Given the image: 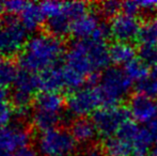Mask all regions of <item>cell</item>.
Masks as SVG:
<instances>
[{
    "label": "cell",
    "mask_w": 157,
    "mask_h": 156,
    "mask_svg": "<svg viewBox=\"0 0 157 156\" xmlns=\"http://www.w3.org/2000/svg\"><path fill=\"white\" fill-rule=\"evenodd\" d=\"M109 62V47L105 42L93 39L77 40L66 51L64 67L88 81L99 71H105Z\"/></svg>",
    "instance_id": "1"
},
{
    "label": "cell",
    "mask_w": 157,
    "mask_h": 156,
    "mask_svg": "<svg viewBox=\"0 0 157 156\" xmlns=\"http://www.w3.org/2000/svg\"><path fill=\"white\" fill-rule=\"evenodd\" d=\"M64 52L61 39L47 33H36L29 38L19 54V64L25 71L35 74L57 67Z\"/></svg>",
    "instance_id": "2"
},
{
    "label": "cell",
    "mask_w": 157,
    "mask_h": 156,
    "mask_svg": "<svg viewBox=\"0 0 157 156\" xmlns=\"http://www.w3.org/2000/svg\"><path fill=\"white\" fill-rule=\"evenodd\" d=\"M66 101L59 92H42L33 103L31 121L33 126L41 133L57 128L62 121Z\"/></svg>",
    "instance_id": "3"
},
{
    "label": "cell",
    "mask_w": 157,
    "mask_h": 156,
    "mask_svg": "<svg viewBox=\"0 0 157 156\" xmlns=\"http://www.w3.org/2000/svg\"><path fill=\"white\" fill-rule=\"evenodd\" d=\"M132 81L125 72L118 67H108L101 73L97 90L101 95L103 107L118 106L128 95Z\"/></svg>",
    "instance_id": "4"
},
{
    "label": "cell",
    "mask_w": 157,
    "mask_h": 156,
    "mask_svg": "<svg viewBox=\"0 0 157 156\" xmlns=\"http://www.w3.org/2000/svg\"><path fill=\"white\" fill-rule=\"evenodd\" d=\"M28 30L16 17L9 15L0 21V55L12 57L21 52L28 42Z\"/></svg>",
    "instance_id": "5"
},
{
    "label": "cell",
    "mask_w": 157,
    "mask_h": 156,
    "mask_svg": "<svg viewBox=\"0 0 157 156\" xmlns=\"http://www.w3.org/2000/svg\"><path fill=\"white\" fill-rule=\"evenodd\" d=\"M76 143L71 131L57 127L40 134L36 150L42 156H70L74 153Z\"/></svg>",
    "instance_id": "6"
},
{
    "label": "cell",
    "mask_w": 157,
    "mask_h": 156,
    "mask_svg": "<svg viewBox=\"0 0 157 156\" xmlns=\"http://www.w3.org/2000/svg\"><path fill=\"white\" fill-rule=\"evenodd\" d=\"M129 118L130 113L127 107L118 105L99 108L92 115V122L97 134L107 139L116 136L121 127L129 121Z\"/></svg>",
    "instance_id": "7"
},
{
    "label": "cell",
    "mask_w": 157,
    "mask_h": 156,
    "mask_svg": "<svg viewBox=\"0 0 157 156\" xmlns=\"http://www.w3.org/2000/svg\"><path fill=\"white\" fill-rule=\"evenodd\" d=\"M103 106L101 95L96 87H82L72 92L66 98V111L78 119L93 115L98 107Z\"/></svg>",
    "instance_id": "8"
},
{
    "label": "cell",
    "mask_w": 157,
    "mask_h": 156,
    "mask_svg": "<svg viewBox=\"0 0 157 156\" xmlns=\"http://www.w3.org/2000/svg\"><path fill=\"white\" fill-rule=\"evenodd\" d=\"M46 17V29L49 34L61 39L72 30L74 21L64 9V2L45 1L41 3Z\"/></svg>",
    "instance_id": "9"
},
{
    "label": "cell",
    "mask_w": 157,
    "mask_h": 156,
    "mask_svg": "<svg viewBox=\"0 0 157 156\" xmlns=\"http://www.w3.org/2000/svg\"><path fill=\"white\" fill-rule=\"evenodd\" d=\"M13 87L12 105H14L15 108H27L31 103L33 94L40 89L39 76L35 73L23 70L18 73Z\"/></svg>",
    "instance_id": "10"
},
{
    "label": "cell",
    "mask_w": 157,
    "mask_h": 156,
    "mask_svg": "<svg viewBox=\"0 0 157 156\" xmlns=\"http://www.w3.org/2000/svg\"><path fill=\"white\" fill-rule=\"evenodd\" d=\"M30 133L23 123L9 124L0 127V154L15 153L23 148L28 146Z\"/></svg>",
    "instance_id": "11"
},
{
    "label": "cell",
    "mask_w": 157,
    "mask_h": 156,
    "mask_svg": "<svg viewBox=\"0 0 157 156\" xmlns=\"http://www.w3.org/2000/svg\"><path fill=\"white\" fill-rule=\"evenodd\" d=\"M111 36L117 42L130 43L139 39L142 25L137 16L119 14L111 19L109 24Z\"/></svg>",
    "instance_id": "12"
},
{
    "label": "cell",
    "mask_w": 157,
    "mask_h": 156,
    "mask_svg": "<svg viewBox=\"0 0 157 156\" xmlns=\"http://www.w3.org/2000/svg\"><path fill=\"white\" fill-rule=\"evenodd\" d=\"M130 117L136 123L150 124L157 119V102L142 94H135L128 105Z\"/></svg>",
    "instance_id": "13"
},
{
    "label": "cell",
    "mask_w": 157,
    "mask_h": 156,
    "mask_svg": "<svg viewBox=\"0 0 157 156\" xmlns=\"http://www.w3.org/2000/svg\"><path fill=\"white\" fill-rule=\"evenodd\" d=\"M101 23L103 21L95 11H89L74 21L71 32L77 40L92 39Z\"/></svg>",
    "instance_id": "14"
},
{
    "label": "cell",
    "mask_w": 157,
    "mask_h": 156,
    "mask_svg": "<svg viewBox=\"0 0 157 156\" xmlns=\"http://www.w3.org/2000/svg\"><path fill=\"white\" fill-rule=\"evenodd\" d=\"M39 86L43 92H58L65 89V78H64L63 67H55L45 72L37 74Z\"/></svg>",
    "instance_id": "15"
},
{
    "label": "cell",
    "mask_w": 157,
    "mask_h": 156,
    "mask_svg": "<svg viewBox=\"0 0 157 156\" xmlns=\"http://www.w3.org/2000/svg\"><path fill=\"white\" fill-rule=\"evenodd\" d=\"M19 21L28 31H35L46 21L41 3L27 2L23 11L19 13Z\"/></svg>",
    "instance_id": "16"
},
{
    "label": "cell",
    "mask_w": 157,
    "mask_h": 156,
    "mask_svg": "<svg viewBox=\"0 0 157 156\" xmlns=\"http://www.w3.org/2000/svg\"><path fill=\"white\" fill-rule=\"evenodd\" d=\"M70 131L76 142L83 144L92 142L97 135V131L92 120H88L86 118L76 119L71 124Z\"/></svg>",
    "instance_id": "17"
},
{
    "label": "cell",
    "mask_w": 157,
    "mask_h": 156,
    "mask_svg": "<svg viewBox=\"0 0 157 156\" xmlns=\"http://www.w3.org/2000/svg\"><path fill=\"white\" fill-rule=\"evenodd\" d=\"M136 49L130 43L116 42L109 47L110 61L114 64L125 65L132 61L136 56Z\"/></svg>",
    "instance_id": "18"
},
{
    "label": "cell",
    "mask_w": 157,
    "mask_h": 156,
    "mask_svg": "<svg viewBox=\"0 0 157 156\" xmlns=\"http://www.w3.org/2000/svg\"><path fill=\"white\" fill-rule=\"evenodd\" d=\"M103 151L106 156H132V144L118 135L105 140Z\"/></svg>",
    "instance_id": "19"
},
{
    "label": "cell",
    "mask_w": 157,
    "mask_h": 156,
    "mask_svg": "<svg viewBox=\"0 0 157 156\" xmlns=\"http://www.w3.org/2000/svg\"><path fill=\"white\" fill-rule=\"evenodd\" d=\"M154 143L156 144V142L147 127H141L132 142V156H147Z\"/></svg>",
    "instance_id": "20"
},
{
    "label": "cell",
    "mask_w": 157,
    "mask_h": 156,
    "mask_svg": "<svg viewBox=\"0 0 157 156\" xmlns=\"http://www.w3.org/2000/svg\"><path fill=\"white\" fill-rule=\"evenodd\" d=\"M19 71L15 63L9 58L0 59V87L4 88L14 85Z\"/></svg>",
    "instance_id": "21"
},
{
    "label": "cell",
    "mask_w": 157,
    "mask_h": 156,
    "mask_svg": "<svg viewBox=\"0 0 157 156\" xmlns=\"http://www.w3.org/2000/svg\"><path fill=\"white\" fill-rule=\"evenodd\" d=\"M147 69H149V67L145 65L140 59H134L125 65L123 71L125 72L126 76L130 80L139 83L142 80H144L145 78L149 77L147 76L149 75V70Z\"/></svg>",
    "instance_id": "22"
},
{
    "label": "cell",
    "mask_w": 157,
    "mask_h": 156,
    "mask_svg": "<svg viewBox=\"0 0 157 156\" xmlns=\"http://www.w3.org/2000/svg\"><path fill=\"white\" fill-rule=\"evenodd\" d=\"M14 116L12 103L8 98V92L4 88L0 87V127H4L10 124Z\"/></svg>",
    "instance_id": "23"
},
{
    "label": "cell",
    "mask_w": 157,
    "mask_h": 156,
    "mask_svg": "<svg viewBox=\"0 0 157 156\" xmlns=\"http://www.w3.org/2000/svg\"><path fill=\"white\" fill-rule=\"evenodd\" d=\"M138 59H140L145 65L152 67L157 64V43L141 44L138 49Z\"/></svg>",
    "instance_id": "24"
},
{
    "label": "cell",
    "mask_w": 157,
    "mask_h": 156,
    "mask_svg": "<svg viewBox=\"0 0 157 156\" xmlns=\"http://www.w3.org/2000/svg\"><path fill=\"white\" fill-rule=\"evenodd\" d=\"M139 40H140L141 44L157 43V14L149 23L142 26Z\"/></svg>",
    "instance_id": "25"
},
{
    "label": "cell",
    "mask_w": 157,
    "mask_h": 156,
    "mask_svg": "<svg viewBox=\"0 0 157 156\" xmlns=\"http://www.w3.org/2000/svg\"><path fill=\"white\" fill-rule=\"evenodd\" d=\"M136 88L139 94H142L153 100L157 98V81L153 80L152 78H145L141 82L137 83Z\"/></svg>",
    "instance_id": "26"
},
{
    "label": "cell",
    "mask_w": 157,
    "mask_h": 156,
    "mask_svg": "<svg viewBox=\"0 0 157 156\" xmlns=\"http://www.w3.org/2000/svg\"><path fill=\"white\" fill-rule=\"evenodd\" d=\"M101 12L105 17L108 18H113L117 15H119V11L122 10V3L118 1H113V0H109V1H105L101 4Z\"/></svg>",
    "instance_id": "27"
},
{
    "label": "cell",
    "mask_w": 157,
    "mask_h": 156,
    "mask_svg": "<svg viewBox=\"0 0 157 156\" xmlns=\"http://www.w3.org/2000/svg\"><path fill=\"white\" fill-rule=\"evenodd\" d=\"M122 11L126 15H130V16H136L139 14L141 11L140 4L139 1H125L122 2Z\"/></svg>",
    "instance_id": "28"
},
{
    "label": "cell",
    "mask_w": 157,
    "mask_h": 156,
    "mask_svg": "<svg viewBox=\"0 0 157 156\" xmlns=\"http://www.w3.org/2000/svg\"><path fill=\"white\" fill-rule=\"evenodd\" d=\"M27 2L19 1V0H11V1L4 2V6H6V11L9 14H19L25 8Z\"/></svg>",
    "instance_id": "29"
},
{
    "label": "cell",
    "mask_w": 157,
    "mask_h": 156,
    "mask_svg": "<svg viewBox=\"0 0 157 156\" xmlns=\"http://www.w3.org/2000/svg\"><path fill=\"white\" fill-rule=\"evenodd\" d=\"M103 149L98 148L96 146H90L86 148L85 150L80 151V152L76 153L74 156H104Z\"/></svg>",
    "instance_id": "30"
},
{
    "label": "cell",
    "mask_w": 157,
    "mask_h": 156,
    "mask_svg": "<svg viewBox=\"0 0 157 156\" xmlns=\"http://www.w3.org/2000/svg\"><path fill=\"white\" fill-rule=\"evenodd\" d=\"M13 156H42V155L40 154V152L36 149L31 148V146H26V148H23L17 151V152H15Z\"/></svg>",
    "instance_id": "31"
},
{
    "label": "cell",
    "mask_w": 157,
    "mask_h": 156,
    "mask_svg": "<svg viewBox=\"0 0 157 156\" xmlns=\"http://www.w3.org/2000/svg\"><path fill=\"white\" fill-rule=\"evenodd\" d=\"M147 129L150 131V133L152 134L154 140H155V142L157 143V119H156V120H154L153 122H151L150 124H147Z\"/></svg>",
    "instance_id": "32"
},
{
    "label": "cell",
    "mask_w": 157,
    "mask_h": 156,
    "mask_svg": "<svg viewBox=\"0 0 157 156\" xmlns=\"http://www.w3.org/2000/svg\"><path fill=\"white\" fill-rule=\"evenodd\" d=\"M150 78H152L153 80L157 81V64L154 65L153 67H152L151 72H150V75H149Z\"/></svg>",
    "instance_id": "33"
},
{
    "label": "cell",
    "mask_w": 157,
    "mask_h": 156,
    "mask_svg": "<svg viewBox=\"0 0 157 156\" xmlns=\"http://www.w3.org/2000/svg\"><path fill=\"white\" fill-rule=\"evenodd\" d=\"M151 156H157V143L153 146V149H152Z\"/></svg>",
    "instance_id": "34"
},
{
    "label": "cell",
    "mask_w": 157,
    "mask_h": 156,
    "mask_svg": "<svg viewBox=\"0 0 157 156\" xmlns=\"http://www.w3.org/2000/svg\"><path fill=\"white\" fill-rule=\"evenodd\" d=\"M6 11V6H4V2L3 1H0V15Z\"/></svg>",
    "instance_id": "35"
},
{
    "label": "cell",
    "mask_w": 157,
    "mask_h": 156,
    "mask_svg": "<svg viewBox=\"0 0 157 156\" xmlns=\"http://www.w3.org/2000/svg\"><path fill=\"white\" fill-rule=\"evenodd\" d=\"M0 156H10L9 154H0Z\"/></svg>",
    "instance_id": "36"
}]
</instances>
